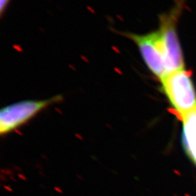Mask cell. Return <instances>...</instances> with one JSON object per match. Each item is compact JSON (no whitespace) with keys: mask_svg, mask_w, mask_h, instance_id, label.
Returning a JSON list of instances; mask_svg holds the SVG:
<instances>
[{"mask_svg":"<svg viewBox=\"0 0 196 196\" xmlns=\"http://www.w3.org/2000/svg\"><path fill=\"white\" fill-rule=\"evenodd\" d=\"M182 142L185 152L196 165V107L185 114L182 119Z\"/></svg>","mask_w":196,"mask_h":196,"instance_id":"obj_5","label":"cell"},{"mask_svg":"<svg viewBox=\"0 0 196 196\" xmlns=\"http://www.w3.org/2000/svg\"><path fill=\"white\" fill-rule=\"evenodd\" d=\"M160 82L163 95L179 119L195 108V88L191 73L185 68L170 72L160 79Z\"/></svg>","mask_w":196,"mask_h":196,"instance_id":"obj_1","label":"cell"},{"mask_svg":"<svg viewBox=\"0 0 196 196\" xmlns=\"http://www.w3.org/2000/svg\"><path fill=\"white\" fill-rule=\"evenodd\" d=\"M182 2H179L168 13L160 17L158 31L165 53L168 73L185 68L183 52L177 29L178 19L182 12Z\"/></svg>","mask_w":196,"mask_h":196,"instance_id":"obj_2","label":"cell"},{"mask_svg":"<svg viewBox=\"0 0 196 196\" xmlns=\"http://www.w3.org/2000/svg\"><path fill=\"white\" fill-rule=\"evenodd\" d=\"M60 95L44 100H28L17 102L3 107L0 113V133L8 134L16 130L49 106L62 100Z\"/></svg>","mask_w":196,"mask_h":196,"instance_id":"obj_3","label":"cell"},{"mask_svg":"<svg viewBox=\"0 0 196 196\" xmlns=\"http://www.w3.org/2000/svg\"><path fill=\"white\" fill-rule=\"evenodd\" d=\"M121 34L134 42L150 71L159 80L168 73L165 53L158 31L145 34L122 32Z\"/></svg>","mask_w":196,"mask_h":196,"instance_id":"obj_4","label":"cell"},{"mask_svg":"<svg viewBox=\"0 0 196 196\" xmlns=\"http://www.w3.org/2000/svg\"><path fill=\"white\" fill-rule=\"evenodd\" d=\"M11 0H0V14L2 16L6 11Z\"/></svg>","mask_w":196,"mask_h":196,"instance_id":"obj_6","label":"cell"}]
</instances>
